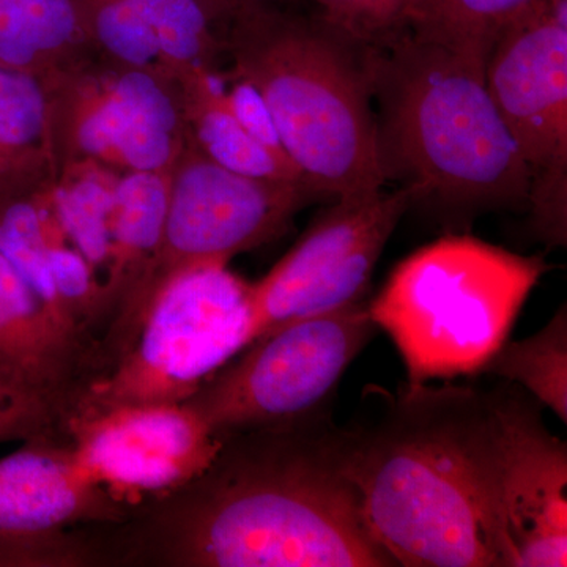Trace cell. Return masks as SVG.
<instances>
[{
  "instance_id": "cell-1",
  "label": "cell",
  "mask_w": 567,
  "mask_h": 567,
  "mask_svg": "<svg viewBox=\"0 0 567 567\" xmlns=\"http://www.w3.org/2000/svg\"><path fill=\"white\" fill-rule=\"evenodd\" d=\"M123 522L107 561L175 567H390L322 415L223 436L210 466Z\"/></svg>"
},
{
  "instance_id": "cell-2",
  "label": "cell",
  "mask_w": 567,
  "mask_h": 567,
  "mask_svg": "<svg viewBox=\"0 0 567 567\" xmlns=\"http://www.w3.org/2000/svg\"><path fill=\"white\" fill-rule=\"evenodd\" d=\"M346 466L365 524L395 566L502 567L487 393L406 386L379 423L346 431Z\"/></svg>"
},
{
  "instance_id": "cell-3",
  "label": "cell",
  "mask_w": 567,
  "mask_h": 567,
  "mask_svg": "<svg viewBox=\"0 0 567 567\" xmlns=\"http://www.w3.org/2000/svg\"><path fill=\"white\" fill-rule=\"evenodd\" d=\"M388 178L461 210L527 205L529 173L486 82V59L410 31L361 47Z\"/></svg>"
},
{
  "instance_id": "cell-4",
  "label": "cell",
  "mask_w": 567,
  "mask_h": 567,
  "mask_svg": "<svg viewBox=\"0 0 567 567\" xmlns=\"http://www.w3.org/2000/svg\"><path fill=\"white\" fill-rule=\"evenodd\" d=\"M223 39L230 78L262 100L312 196H354L385 188L371 85L360 44L322 20L249 3Z\"/></svg>"
},
{
  "instance_id": "cell-5",
  "label": "cell",
  "mask_w": 567,
  "mask_h": 567,
  "mask_svg": "<svg viewBox=\"0 0 567 567\" xmlns=\"http://www.w3.org/2000/svg\"><path fill=\"white\" fill-rule=\"evenodd\" d=\"M546 271L540 257L451 235L399 264L369 312L394 342L410 386L477 374Z\"/></svg>"
},
{
  "instance_id": "cell-6",
  "label": "cell",
  "mask_w": 567,
  "mask_h": 567,
  "mask_svg": "<svg viewBox=\"0 0 567 567\" xmlns=\"http://www.w3.org/2000/svg\"><path fill=\"white\" fill-rule=\"evenodd\" d=\"M227 267L203 265L164 284L121 353L81 386L65 417L183 404L251 346L259 338L252 284Z\"/></svg>"
},
{
  "instance_id": "cell-7",
  "label": "cell",
  "mask_w": 567,
  "mask_h": 567,
  "mask_svg": "<svg viewBox=\"0 0 567 567\" xmlns=\"http://www.w3.org/2000/svg\"><path fill=\"white\" fill-rule=\"evenodd\" d=\"M312 194L297 183L262 181L234 173L189 137L171 174L162 238L111 323L106 344L114 352L132 338L142 315L174 276L274 240Z\"/></svg>"
},
{
  "instance_id": "cell-8",
  "label": "cell",
  "mask_w": 567,
  "mask_h": 567,
  "mask_svg": "<svg viewBox=\"0 0 567 567\" xmlns=\"http://www.w3.org/2000/svg\"><path fill=\"white\" fill-rule=\"evenodd\" d=\"M377 331L368 300L284 324L246 347L185 404L219 436L320 416Z\"/></svg>"
},
{
  "instance_id": "cell-9",
  "label": "cell",
  "mask_w": 567,
  "mask_h": 567,
  "mask_svg": "<svg viewBox=\"0 0 567 567\" xmlns=\"http://www.w3.org/2000/svg\"><path fill=\"white\" fill-rule=\"evenodd\" d=\"M488 92L529 173L528 207L550 245L567 234V0H536L496 39Z\"/></svg>"
},
{
  "instance_id": "cell-10",
  "label": "cell",
  "mask_w": 567,
  "mask_h": 567,
  "mask_svg": "<svg viewBox=\"0 0 567 567\" xmlns=\"http://www.w3.org/2000/svg\"><path fill=\"white\" fill-rule=\"evenodd\" d=\"M412 203V193L402 186L334 199L298 244L252 284L259 338L364 301L377 262Z\"/></svg>"
},
{
  "instance_id": "cell-11",
  "label": "cell",
  "mask_w": 567,
  "mask_h": 567,
  "mask_svg": "<svg viewBox=\"0 0 567 567\" xmlns=\"http://www.w3.org/2000/svg\"><path fill=\"white\" fill-rule=\"evenodd\" d=\"M62 435L89 476L128 517L203 475L223 445V436L185 402L69 416Z\"/></svg>"
},
{
  "instance_id": "cell-12",
  "label": "cell",
  "mask_w": 567,
  "mask_h": 567,
  "mask_svg": "<svg viewBox=\"0 0 567 567\" xmlns=\"http://www.w3.org/2000/svg\"><path fill=\"white\" fill-rule=\"evenodd\" d=\"M496 423L499 565L567 566V447L518 388L487 393Z\"/></svg>"
},
{
  "instance_id": "cell-13",
  "label": "cell",
  "mask_w": 567,
  "mask_h": 567,
  "mask_svg": "<svg viewBox=\"0 0 567 567\" xmlns=\"http://www.w3.org/2000/svg\"><path fill=\"white\" fill-rule=\"evenodd\" d=\"M126 517L61 436L28 440L0 458V566H33L47 544L70 528Z\"/></svg>"
},
{
  "instance_id": "cell-14",
  "label": "cell",
  "mask_w": 567,
  "mask_h": 567,
  "mask_svg": "<svg viewBox=\"0 0 567 567\" xmlns=\"http://www.w3.org/2000/svg\"><path fill=\"white\" fill-rule=\"evenodd\" d=\"M59 178L47 82L0 66V200L52 193Z\"/></svg>"
},
{
  "instance_id": "cell-15",
  "label": "cell",
  "mask_w": 567,
  "mask_h": 567,
  "mask_svg": "<svg viewBox=\"0 0 567 567\" xmlns=\"http://www.w3.org/2000/svg\"><path fill=\"white\" fill-rule=\"evenodd\" d=\"M177 85L189 137L208 158L248 177L305 186L289 158L270 151L245 128L215 70L194 69Z\"/></svg>"
},
{
  "instance_id": "cell-16",
  "label": "cell",
  "mask_w": 567,
  "mask_h": 567,
  "mask_svg": "<svg viewBox=\"0 0 567 567\" xmlns=\"http://www.w3.org/2000/svg\"><path fill=\"white\" fill-rule=\"evenodd\" d=\"M95 59L71 0H0V66L50 81Z\"/></svg>"
},
{
  "instance_id": "cell-17",
  "label": "cell",
  "mask_w": 567,
  "mask_h": 567,
  "mask_svg": "<svg viewBox=\"0 0 567 567\" xmlns=\"http://www.w3.org/2000/svg\"><path fill=\"white\" fill-rule=\"evenodd\" d=\"M117 181L114 171L84 159L66 166L54 189V208L66 240L95 271L110 270Z\"/></svg>"
},
{
  "instance_id": "cell-18",
  "label": "cell",
  "mask_w": 567,
  "mask_h": 567,
  "mask_svg": "<svg viewBox=\"0 0 567 567\" xmlns=\"http://www.w3.org/2000/svg\"><path fill=\"white\" fill-rule=\"evenodd\" d=\"M483 372L525 388L535 401L567 421V311L558 309L550 322L516 342H505Z\"/></svg>"
},
{
  "instance_id": "cell-19",
  "label": "cell",
  "mask_w": 567,
  "mask_h": 567,
  "mask_svg": "<svg viewBox=\"0 0 567 567\" xmlns=\"http://www.w3.org/2000/svg\"><path fill=\"white\" fill-rule=\"evenodd\" d=\"M536 0H423L409 31L487 59L496 39Z\"/></svg>"
},
{
  "instance_id": "cell-20",
  "label": "cell",
  "mask_w": 567,
  "mask_h": 567,
  "mask_svg": "<svg viewBox=\"0 0 567 567\" xmlns=\"http://www.w3.org/2000/svg\"><path fill=\"white\" fill-rule=\"evenodd\" d=\"M65 402L0 364V443L61 436Z\"/></svg>"
},
{
  "instance_id": "cell-21",
  "label": "cell",
  "mask_w": 567,
  "mask_h": 567,
  "mask_svg": "<svg viewBox=\"0 0 567 567\" xmlns=\"http://www.w3.org/2000/svg\"><path fill=\"white\" fill-rule=\"evenodd\" d=\"M320 20L360 47L406 32L423 0H316Z\"/></svg>"
},
{
  "instance_id": "cell-22",
  "label": "cell",
  "mask_w": 567,
  "mask_h": 567,
  "mask_svg": "<svg viewBox=\"0 0 567 567\" xmlns=\"http://www.w3.org/2000/svg\"><path fill=\"white\" fill-rule=\"evenodd\" d=\"M0 364L21 372L37 385L59 395L69 405L71 391L65 380L22 334L0 300Z\"/></svg>"
},
{
  "instance_id": "cell-23",
  "label": "cell",
  "mask_w": 567,
  "mask_h": 567,
  "mask_svg": "<svg viewBox=\"0 0 567 567\" xmlns=\"http://www.w3.org/2000/svg\"><path fill=\"white\" fill-rule=\"evenodd\" d=\"M235 85L233 91H227L230 104H233L235 114L244 123L246 130L256 137L257 141L267 145L270 151L278 153V155H286L284 152L281 141H279L278 133L268 114L267 107L260 96L257 95L252 87L241 81H234Z\"/></svg>"
},
{
  "instance_id": "cell-24",
  "label": "cell",
  "mask_w": 567,
  "mask_h": 567,
  "mask_svg": "<svg viewBox=\"0 0 567 567\" xmlns=\"http://www.w3.org/2000/svg\"><path fill=\"white\" fill-rule=\"evenodd\" d=\"M200 2L212 14L213 20L227 22L235 13L245 9L249 3L256 2V0H200Z\"/></svg>"
}]
</instances>
